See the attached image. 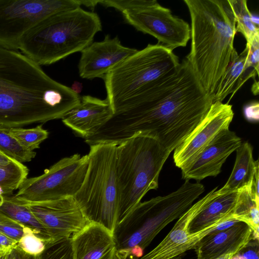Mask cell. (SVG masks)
Here are the masks:
<instances>
[{"instance_id": "obj_44", "label": "cell", "mask_w": 259, "mask_h": 259, "mask_svg": "<svg viewBox=\"0 0 259 259\" xmlns=\"http://www.w3.org/2000/svg\"><path fill=\"white\" fill-rule=\"evenodd\" d=\"M112 259H119V258L118 257H117V256L115 254V255L114 256V257Z\"/></svg>"}, {"instance_id": "obj_43", "label": "cell", "mask_w": 259, "mask_h": 259, "mask_svg": "<svg viewBox=\"0 0 259 259\" xmlns=\"http://www.w3.org/2000/svg\"><path fill=\"white\" fill-rule=\"evenodd\" d=\"M171 259H181V258L178 256L177 257H176L171 258Z\"/></svg>"}, {"instance_id": "obj_38", "label": "cell", "mask_w": 259, "mask_h": 259, "mask_svg": "<svg viewBox=\"0 0 259 259\" xmlns=\"http://www.w3.org/2000/svg\"><path fill=\"white\" fill-rule=\"evenodd\" d=\"M15 160L9 157L0 154V167L7 166Z\"/></svg>"}, {"instance_id": "obj_36", "label": "cell", "mask_w": 259, "mask_h": 259, "mask_svg": "<svg viewBox=\"0 0 259 259\" xmlns=\"http://www.w3.org/2000/svg\"><path fill=\"white\" fill-rule=\"evenodd\" d=\"M244 114L247 120L251 122H257L259 118V104L253 102L246 105L244 108Z\"/></svg>"}, {"instance_id": "obj_12", "label": "cell", "mask_w": 259, "mask_h": 259, "mask_svg": "<svg viewBox=\"0 0 259 259\" xmlns=\"http://www.w3.org/2000/svg\"><path fill=\"white\" fill-rule=\"evenodd\" d=\"M18 203L29 208L52 241L70 238L90 223L73 197L37 203Z\"/></svg>"}, {"instance_id": "obj_10", "label": "cell", "mask_w": 259, "mask_h": 259, "mask_svg": "<svg viewBox=\"0 0 259 259\" xmlns=\"http://www.w3.org/2000/svg\"><path fill=\"white\" fill-rule=\"evenodd\" d=\"M82 5V0H0V47L18 50L25 33L42 19Z\"/></svg>"}, {"instance_id": "obj_20", "label": "cell", "mask_w": 259, "mask_h": 259, "mask_svg": "<svg viewBox=\"0 0 259 259\" xmlns=\"http://www.w3.org/2000/svg\"><path fill=\"white\" fill-rule=\"evenodd\" d=\"M249 47L245 48L239 54L235 49L231 60L221 77L213 94V102H221L229 95L231 97L249 78L258 75V72L248 61Z\"/></svg>"}, {"instance_id": "obj_40", "label": "cell", "mask_w": 259, "mask_h": 259, "mask_svg": "<svg viewBox=\"0 0 259 259\" xmlns=\"http://www.w3.org/2000/svg\"><path fill=\"white\" fill-rule=\"evenodd\" d=\"M251 19L252 22L257 27H259V18L257 15H254L251 14Z\"/></svg>"}, {"instance_id": "obj_28", "label": "cell", "mask_w": 259, "mask_h": 259, "mask_svg": "<svg viewBox=\"0 0 259 259\" xmlns=\"http://www.w3.org/2000/svg\"><path fill=\"white\" fill-rule=\"evenodd\" d=\"M9 134L24 149L33 151L39 148V145L48 138V132L40 124L31 128L21 127L9 128Z\"/></svg>"}, {"instance_id": "obj_4", "label": "cell", "mask_w": 259, "mask_h": 259, "mask_svg": "<svg viewBox=\"0 0 259 259\" xmlns=\"http://www.w3.org/2000/svg\"><path fill=\"white\" fill-rule=\"evenodd\" d=\"M199 182L186 180L176 191L140 202L115 226L112 232L119 259H139L155 236L179 218L204 192Z\"/></svg>"}, {"instance_id": "obj_15", "label": "cell", "mask_w": 259, "mask_h": 259, "mask_svg": "<svg viewBox=\"0 0 259 259\" xmlns=\"http://www.w3.org/2000/svg\"><path fill=\"white\" fill-rule=\"evenodd\" d=\"M241 143L240 138L229 128L221 131L189 165L181 169L182 178L200 181L217 176L229 156Z\"/></svg>"}, {"instance_id": "obj_33", "label": "cell", "mask_w": 259, "mask_h": 259, "mask_svg": "<svg viewBox=\"0 0 259 259\" xmlns=\"http://www.w3.org/2000/svg\"><path fill=\"white\" fill-rule=\"evenodd\" d=\"M230 259H258V240L252 239Z\"/></svg>"}, {"instance_id": "obj_45", "label": "cell", "mask_w": 259, "mask_h": 259, "mask_svg": "<svg viewBox=\"0 0 259 259\" xmlns=\"http://www.w3.org/2000/svg\"><path fill=\"white\" fill-rule=\"evenodd\" d=\"M0 154H1V153H0Z\"/></svg>"}, {"instance_id": "obj_16", "label": "cell", "mask_w": 259, "mask_h": 259, "mask_svg": "<svg viewBox=\"0 0 259 259\" xmlns=\"http://www.w3.org/2000/svg\"><path fill=\"white\" fill-rule=\"evenodd\" d=\"M113 114L111 105L107 98L101 100L85 95L80 97L79 104L62 120L77 135L85 139L95 134Z\"/></svg>"}, {"instance_id": "obj_3", "label": "cell", "mask_w": 259, "mask_h": 259, "mask_svg": "<svg viewBox=\"0 0 259 259\" xmlns=\"http://www.w3.org/2000/svg\"><path fill=\"white\" fill-rule=\"evenodd\" d=\"M191 24L186 59L204 89L213 95L230 60L236 33L228 0H184Z\"/></svg>"}, {"instance_id": "obj_42", "label": "cell", "mask_w": 259, "mask_h": 259, "mask_svg": "<svg viewBox=\"0 0 259 259\" xmlns=\"http://www.w3.org/2000/svg\"><path fill=\"white\" fill-rule=\"evenodd\" d=\"M0 259H13L12 252L0 256Z\"/></svg>"}, {"instance_id": "obj_6", "label": "cell", "mask_w": 259, "mask_h": 259, "mask_svg": "<svg viewBox=\"0 0 259 259\" xmlns=\"http://www.w3.org/2000/svg\"><path fill=\"white\" fill-rule=\"evenodd\" d=\"M170 152L155 139L136 135L117 146L116 170L119 192L117 223L151 190L158 187L162 168Z\"/></svg>"}, {"instance_id": "obj_41", "label": "cell", "mask_w": 259, "mask_h": 259, "mask_svg": "<svg viewBox=\"0 0 259 259\" xmlns=\"http://www.w3.org/2000/svg\"><path fill=\"white\" fill-rule=\"evenodd\" d=\"M235 253H235V252L228 253L224 254L222 256H220L218 257H217L215 258H212V259H230Z\"/></svg>"}, {"instance_id": "obj_37", "label": "cell", "mask_w": 259, "mask_h": 259, "mask_svg": "<svg viewBox=\"0 0 259 259\" xmlns=\"http://www.w3.org/2000/svg\"><path fill=\"white\" fill-rule=\"evenodd\" d=\"M13 259H38V256H33L25 253L18 248L12 251Z\"/></svg>"}, {"instance_id": "obj_35", "label": "cell", "mask_w": 259, "mask_h": 259, "mask_svg": "<svg viewBox=\"0 0 259 259\" xmlns=\"http://www.w3.org/2000/svg\"><path fill=\"white\" fill-rule=\"evenodd\" d=\"M18 241L0 232V256L9 253L17 246Z\"/></svg>"}, {"instance_id": "obj_27", "label": "cell", "mask_w": 259, "mask_h": 259, "mask_svg": "<svg viewBox=\"0 0 259 259\" xmlns=\"http://www.w3.org/2000/svg\"><path fill=\"white\" fill-rule=\"evenodd\" d=\"M0 153L22 163L31 161L36 155L34 151L23 148L9 134V128L1 126Z\"/></svg>"}, {"instance_id": "obj_9", "label": "cell", "mask_w": 259, "mask_h": 259, "mask_svg": "<svg viewBox=\"0 0 259 259\" xmlns=\"http://www.w3.org/2000/svg\"><path fill=\"white\" fill-rule=\"evenodd\" d=\"M88 156L65 157L43 174L26 178L13 198L20 203H37L74 197L80 189L88 167Z\"/></svg>"}, {"instance_id": "obj_32", "label": "cell", "mask_w": 259, "mask_h": 259, "mask_svg": "<svg viewBox=\"0 0 259 259\" xmlns=\"http://www.w3.org/2000/svg\"><path fill=\"white\" fill-rule=\"evenodd\" d=\"M145 2L146 0H99V4L106 7L114 8L122 13L141 6Z\"/></svg>"}, {"instance_id": "obj_31", "label": "cell", "mask_w": 259, "mask_h": 259, "mask_svg": "<svg viewBox=\"0 0 259 259\" xmlns=\"http://www.w3.org/2000/svg\"><path fill=\"white\" fill-rule=\"evenodd\" d=\"M24 225L0 212V232L18 241L23 233Z\"/></svg>"}, {"instance_id": "obj_23", "label": "cell", "mask_w": 259, "mask_h": 259, "mask_svg": "<svg viewBox=\"0 0 259 259\" xmlns=\"http://www.w3.org/2000/svg\"><path fill=\"white\" fill-rule=\"evenodd\" d=\"M232 218L246 223L252 231V239L258 240L259 197L252 193L248 185L238 190Z\"/></svg>"}, {"instance_id": "obj_29", "label": "cell", "mask_w": 259, "mask_h": 259, "mask_svg": "<svg viewBox=\"0 0 259 259\" xmlns=\"http://www.w3.org/2000/svg\"><path fill=\"white\" fill-rule=\"evenodd\" d=\"M38 259H74L71 237L47 242Z\"/></svg>"}, {"instance_id": "obj_7", "label": "cell", "mask_w": 259, "mask_h": 259, "mask_svg": "<svg viewBox=\"0 0 259 259\" xmlns=\"http://www.w3.org/2000/svg\"><path fill=\"white\" fill-rule=\"evenodd\" d=\"M180 63L173 51L157 43L138 50L110 70L103 79L113 113L132 104Z\"/></svg>"}, {"instance_id": "obj_34", "label": "cell", "mask_w": 259, "mask_h": 259, "mask_svg": "<svg viewBox=\"0 0 259 259\" xmlns=\"http://www.w3.org/2000/svg\"><path fill=\"white\" fill-rule=\"evenodd\" d=\"M246 45L249 47L248 61L251 66L258 72L259 37L254 39L251 44H246Z\"/></svg>"}, {"instance_id": "obj_18", "label": "cell", "mask_w": 259, "mask_h": 259, "mask_svg": "<svg viewBox=\"0 0 259 259\" xmlns=\"http://www.w3.org/2000/svg\"><path fill=\"white\" fill-rule=\"evenodd\" d=\"M74 259H112L115 254L112 233L90 222L71 237Z\"/></svg>"}, {"instance_id": "obj_21", "label": "cell", "mask_w": 259, "mask_h": 259, "mask_svg": "<svg viewBox=\"0 0 259 259\" xmlns=\"http://www.w3.org/2000/svg\"><path fill=\"white\" fill-rule=\"evenodd\" d=\"M238 194V190L220 195L216 194L190 223V234L198 232L217 222L235 220L232 213Z\"/></svg>"}, {"instance_id": "obj_1", "label": "cell", "mask_w": 259, "mask_h": 259, "mask_svg": "<svg viewBox=\"0 0 259 259\" xmlns=\"http://www.w3.org/2000/svg\"><path fill=\"white\" fill-rule=\"evenodd\" d=\"M213 102V95L204 89L185 59L136 102L114 113L85 142L90 146L118 145L143 135L155 139L171 153L199 124Z\"/></svg>"}, {"instance_id": "obj_22", "label": "cell", "mask_w": 259, "mask_h": 259, "mask_svg": "<svg viewBox=\"0 0 259 259\" xmlns=\"http://www.w3.org/2000/svg\"><path fill=\"white\" fill-rule=\"evenodd\" d=\"M236 150V158L232 171L225 185L216 190L218 195L238 191L248 185L252 180L255 168L252 146L245 142Z\"/></svg>"}, {"instance_id": "obj_24", "label": "cell", "mask_w": 259, "mask_h": 259, "mask_svg": "<svg viewBox=\"0 0 259 259\" xmlns=\"http://www.w3.org/2000/svg\"><path fill=\"white\" fill-rule=\"evenodd\" d=\"M0 212L32 229L46 241H52L47 231L29 208L16 201L13 196H3L0 199Z\"/></svg>"}, {"instance_id": "obj_19", "label": "cell", "mask_w": 259, "mask_h": 259, "mask_svg": "<svg viewBox=\"0 0 259 259\" xmlns=\"http://www.w3.org/2000/svg\"><path fill=\"white\" fill-rule=\"evenodd\" d=\"M217 187L188 209L179 218L174 227L154 249L139 259H167L174 249L188 241L191 236L189 224L201 209L215 195Z\"/></svg>"}, {"instance_id": "obj_5", "label": "cell", "mask_w": 259, "mask_h": 259, "mask_svg": "<svg viewBox=\"0 0 259 259\" xmlns=\"http://www.w3.org/2000/svg\"><path fill=\"white\" fill-rule=\"evenodd\" d=\"M101 30L98 15L79 7L39 21L22 36L19 50L40 66L50 65L81 52Z\"/></svg>"}, {"instance_id": "obj_2", "label": "cell", "mask_w": 259, "mask_h": 259, "mask_svg": "<svg viewBox=\"0 0 259 259\" xmlns=\"http://www.w3.org/2000/svg\"><path fill=\"white\" fill-rule=\"evenodd\" d=\"M18 50L0 47V126L17 128L62 119L80 102Z\"/></svg>"}, {"instance_id": "obj_30", "label": "cell", "mask_w": 259, "mask_h": 259, "mask_svg": "<svg viewBox=\"0 0 259 259\" xmlns=\"http://www.w3.org/2000/svg\"><path fill=\"white\" fill-rule=\"evenodd\" d=\"M46 242L31 228L24 226L23 233L18 241L17 248L26 254L39 256L44 250Z\"/></svg>"}, {"instance_id": "obj_11", "label": "cell", "mask_w": 259, "mask_h": 259, "mask_svg": "<svg viewBox=\"0 0 259 259\" xmlns=\"http://www.w3.org/2000/svg\"><path fill=\"white\" fill-rule=\"evenodd\" d=\"M124 21L137 30L150 34L158 43L173 51L185 47L191 38L189 24L174 16L156 0H146L138 8L122 13Z\"/></svg>"}, {"instance_id": "obj_8", "label": "cell", "mask_w": 259, "mask_h": 259, "mask_svg": "<svg viewBox=\"0 0 259 259\" xmlns=\"http://www.w3.org/2000/svg\"><path fill=\"white\" fill-rule=\"evenodd\" d=\"M114 144L90 146L83 182L73 197L87 220L112 233L117 222L119 192Z\"/></svg>"}, {"instance_id": "obj_17", "label": "cell", "mask_w": 259, "mask_h": 259, "mask_svg": "<svg viewBox=\"0 0 259 259\" xmlns=\"http://www.w3.org/2000/svg\"><path fill=\"white\" fill-rule=\"evenodd\" d=\"M252 238L251 228L246 223L237 221L204 237L194 248L196 259H212L228 253H237Z\"/></svg>"}, {"instance_id": "obj_39", "label": "cell", "mask_w": 259, "mask_h": 259, "mask_svg": "<svg viewBox=\"0 0 259 259\" xmlns=\"http://www.w3.org/2000/svg\"><path fill=\"white\" fill-rule=\"evenodd\" d=\"M70 88L75 93L79 95L82 90V83L75 81L72 84Z\"/></svg>"}, {"instance_id": "obj_13", "label": "cell", "mask_w": 259, "mask_h": 259, "mask_svg": "<svg viewBox=\"0 0 259 259\" xmlns=\"http://www.w3.org/2000/svg\"><path fill=\"white\" fill-rule=\"evenodd\" d=\"M234 116L232 105L214 102L199 124L175 150V165L182 169L189 165L221 131L228 128Z\"/></svg>"}, {"instance_id": "obj_25", "label": "cell", "mask_w": 259, "mask_h": 259, "mask_svg": "<svg viewBox=\"0 0 259 259\" xmlns=\"http://www.w3.org/2000/svg\"><path fill=\"white\" fill-rule=\"evenodd\" d=\"M236 22V32L241 33L246 44H251L259 37V27L251 21V13L249 11L246 0H228Z\"/></svg>"}, {"instance_id": "obj_26", "label": "cell", "mask_w": 259, "mask_h": 259, "mask_svg": "<svg viewBox=\"0 0 259 259\" xmlns=\"http://www.w3.org/2000/svg\"><path fill=\"white\" fill-rule=\"evenodd\" d=\"M28 174L27 167L16 160L0 167V196H8L18 189Z\"/></svg>"}, {"instance_id": "obj_14", "label": "cell", "mask_w": 259, "mask_h": 259, "mask_svg": "<svg viewBox=\"0 0 259 259\" xmlns=\"http://www.w3.org/2000/svg\"><path fill=\"white\" fill-rule=\"evenodd\" d=\"M137 51L122 45L117 36L111 38L107 35L103 40L93 42L81 52L79 75L89 79L103 78L110 70Z\"/></svg>"}]
</instances>
